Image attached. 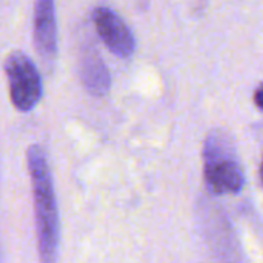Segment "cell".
<instances>
[{
    "instance_id": "6da1fadb",
    "label": "cell",
    "mask_w": 263,
    "mask_h": 263,
    "mask_svg": "<svg viewBox=\"0 0 263 263\" xmlns=\"http://www.w3.org/2000/svg\"><path fill=\"white\" fill-rule=\"evenodd\" d=\"M26 162L34 196L37 248L40 263H57L60 245V222L52 185V174L43 146L31 145L26 151Z\"/></svg>"
},
{
    "instance_id": "7a4b0ae2",
    "label": "cell",
    "mask_w": 263,
    "mask_h": 263,
    "mask_svg": "<svg viewBox=\"0 0 263 263\" xmlns=\"http://www.w3.org/2000/svg\"><path fill=\"white\" fill-rule=\"evenodd\" d=\"M203 174L210 191L216 196L237 194L245 186V173L231 136L213 129L203 143Z\"/></svg>"
},
{
    "instance_id": "3957f363",
    "label": "cell",
    "mask_w": 263,
    "mask_h": 263,
    "mask_svg": "<svg viewBox=\"0 0 263 263\" xmlns=\"http://www.w3.org/2000/svg\"><path fill=\"white\" fill-rule=\"evenodd\" d=\"M5 72L12 105L18 111H31L42 99V79L34 62L22 51H12L5 60Z\"/></svg>"
},
{
    "instance_id": "277c9868",
    "label": "cell",
    "mask_w": 263,
    "mask_h": 263,
    "mask_svg": "<svg viewBox=\"0 0 263 263\" xmlns=\"http://www.w3.org/2000/svg\"><path fill=\"white\" fill-rule=\"evenodd\" d=\"M97 34L116 55L126 59L136 49V39L128 25L109 8H97L92 14Z\"/></svg>"
},
{
    "instance_id": "5b68a950",
    "label": "cell",
    "mask_w": 263,
    "mask_h": 263,
    "mask_svg": "<svg viewBox=\"0 0 263 263\" xmlns=\"http://www.w3.org/2000/svg\"><path fill=\"white\" fill-rule=\"evenodd\" d=\"M34 43L37 54L45 62H52L57 54V18L54 0H35Z\"/></svg>"
},
{
    "instance_id": "8992f818",
    "label": "cell",
    "mask_w": 263,
    "mask_h": 263,
    "mask_svg": "<svg viewBox=\"0 0 263 263\" xmlns=\"http://www.w3.org/2000/svg\"><path fill=\"white\" fill-rule=\"evenodd\" d=\"M80 77L88 92L96 97L105 96L111 88L109 71L103 63V60L94 52H89L82 59Z\"/></svg>"
},
{
    "instance_id": "52a82bcc",
    "label": "cell",
    "mask_w": 263,
    "mask_h": 263,
    "mask_svg": "<svg viewBox=\"0 0 263 263\" xmlns=\"http://www.w3.org/2000/svg\"><path fill=\"white\" fill-rule=\"evenodd\" d=\"M260 96H262V89L259 88L257 91H256V96H254V100H256V105L260 108Z\"/></svg>"
}]
</instances>
